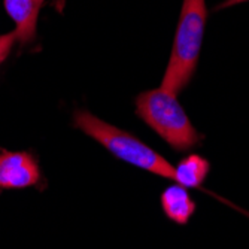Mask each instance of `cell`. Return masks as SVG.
<instances>
[{
	"label": "cell",
	"mask_w": 249,
	"mask_h": 249,
	"mask_svg": "<svg viewBox=\"0 0 249 249\" xmlns=\"http://www.w3.org/2000/svg\"><path fill=\"white\" fill-rule=\"evenodd\" d=\"M208 19L206 0H184L161 88L178 96L193 79Z\"/></svg>",
	"instance_id": "cell-1"
},
{
	"label": "cell",
	"mask_w": 249,
	"mask_h": 249,
	"mask_svg": "<svg viewBox=\"0 0 249 249\" xmlns=\"http://www.w3.org/2000/svg\"><path fill=\"white\" fill-rule=\"evenodd\" d=\"M73 124L120 160L154 175L172 179L176 184V169L131 133L97 118L88 110H76L73 114Z\"/></svg>",
	"instance_id": "cell-2"
},
{
	"label": "cell",
	"mask_w": 249,
	"mask_h": 249,
	"mask_svg": "<svg viewBox=\"0 0 249 249\" xmlns=\"http://www.w3.org/2000/svg\"><path fill=\"white\" fill-rule=\"evenodd\" d=\"M136 114L175 151L191 149L201 139L176 96L161 87L138 96Z\"/></svg>",
	"instance_id": "cell-3"
},
{
	"label": "cell",
	"mask_w": 249,
	"mask_h": 249,
	"mask_svg": "<svg viewBox=\"0 0 249 249\" xmlns=\"http://www.w3.org/2000/svg\"><path fill=\"white\" fill-rule=\"evenodd\" d=\"M39 179L40 170L32 154L0 151V190L33 187Z\"/></svg>",
	"instance_id": "cell-4"
},
{
	"label": "cell",
	"mask_w": 249,
	"mask_h": 249,
	"mask_svg": "<svg viewBox=\"0 0 249 249\" xmlns=\"http://www.w3.org/2000/svg\"><path fill=\"white\" fill-rule=\"evenodd\" d=\"M43 0H5V8L17 24V40L27 45L36 37L37 15Z\"/></svg>",
	"instance_id": "cell-5"
},
{
	"label": "cell",
	"mask_w": 249,
	"mask_h": 249,
	"mask_svg": "<svg viewBox=\"0 0 249 249\" xmlns=\"http://www.w3.org/2000/svg\"><path fill=\"white\" fill-rule=\"evenodd\" d=\"M161 208L170 221L176 224H187L194 215L196 203L190 197L187 188L175 184L163 191Z\"/></svg>",
	"instance_id": "cell-6"
},
{
	"label": "cell",
	"mask_w": 249,
	"mask_h": 249,
	"mask_svg": "<svg viewBox=\"0 0 249 249\" xmlns=\"http://www.w3.org/2000/svg\"><path fill=\"white\" fill-rule=\"evenodd\" d=\"M176 169V184L184 188H200L209 173V161L200 155H188Z\"/></svg>",
	"instance_id": "cell-7"
},
{
	"label": "cell",
	"mask_w": 249,
	"mask_h": 249,
	"mask_svg": "<svg viewBox=\"0 0 249 249\" xmlns=\"http://www.w3.org/2000/svg\"><path fill=\"white\" fill-rule=\"evenodd\" d=\"M17 40V33H8L5 36H0V63H3L5 58L9 55L11 48Z\"/></svg>",
	"instance_id": "cell-8"
},
{
	"label": "cell",
	"mask_w": 249,
	"mask_h": 249,
	"mask_svg": "<svg viewBox=\"0 0 249 249\" xmlns=\"http://www.w3.org/2000/svg\"><path fill=\"white\" fill-rule=\"evenodd\" d=\"M245 2H249V0H225V2H222L216 9L231 8V6H236V5H240V3H245Z\"/></svg>",
	"instance_id": "cell-9"
}]
</instances>
